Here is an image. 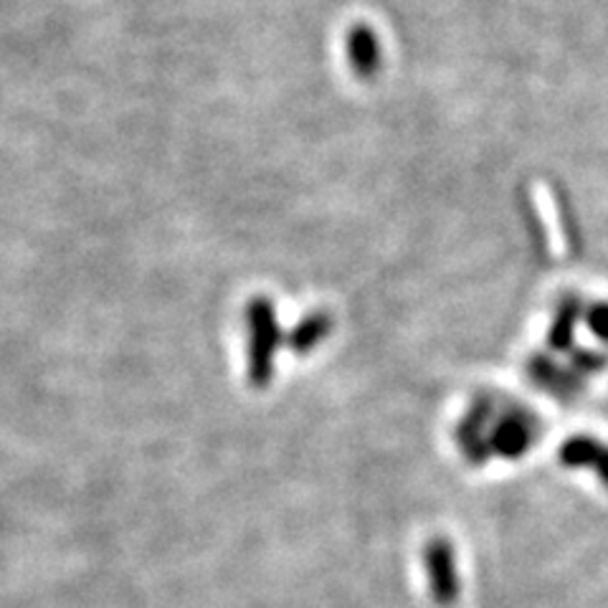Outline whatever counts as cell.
<instances>
[{
    "label": "cell",
    "instance_id": "cell-1",
    "mask_svg": "<svg viewBox=\"0 0 608 608\" xmlns=\"http://www.w3.org/2000/svg\"><path fill=\"white\" fill-rule=\"evenodd\" d=\"M347 56L350 66L363 79L376 77L380 69V41L371 26H355L347 33Z\"/></svg>",
    "mask_w": 608,
    "mask_h": 608
}]
</instances>
